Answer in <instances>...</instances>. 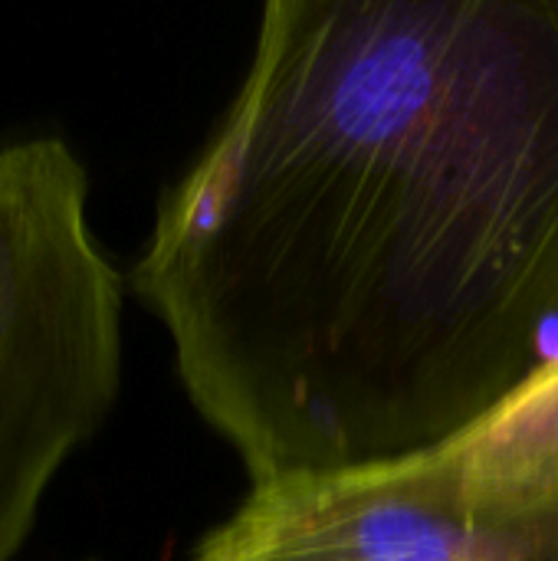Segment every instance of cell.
<instances>
[{"label":"cell","instance_id":"obj_1","mask_svg":"<svg viewBox=\"0 0 558 561\" xmlns=\"http://www.w3.org/2000/svg\"><path fill=\"white\" fill-rule=\"evenodd\" d=\"M128 286L250 483L428 457L558 368V0H273Z\"/></svg>","mask_w":558,"mask_h":561},{"label":"cell","instance_id":"obj_2","mask_svg":"<svg viewBox=\"0 0 558 561\" xmlns=\"http://www.w3.org/2000/svg\"><path fill=\"white\" fill-rule=\"evenodd\" d=\"M125 283L59 135L0 148V561H16L62 467L122 394Z\"/></svg>","mask_w":558,"mask_h":561},{"label":"cell","instance_id":"obj_3","mask_svg":"<svg viewBox=\"0 0 558 561\" xmlns=\"http://www.w3.org/2000/svg\"><path fill=\"white\" fill-rule=\"evenodd\" d=\"M355 561H558V368L460 440L355 473Z\"/></svg>","mask_w":558,"mask_h":561}]
</instances>
